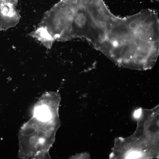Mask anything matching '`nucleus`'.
<instances>
[{
    "instance_id": "1",
    "label": "nucleus",
    "mask_w": 159,
    "mask_h": 159,
    "mask_svg": "<svg viewBox=\"0 0 159 159\" xmlns=\"http://www.w3.org/2000/svg\"><path fill=\"white\" fill-rule=\"evenodd\" d=\"M44 125L33 133L27 135H18L19 148L18 157L22 159H32L37 153L44 152L46 138L52 134L49 130L45 131Z\"/></svg>"
},
{
    "instance_id": "8",
    "label": "nucleus",
    "mask_w": 159,
    "mask_h": 159,
    "mask_svg": "<svg viewBox=\"0 0 159 159\" xmlns=\"http://www.w3.org/2000/svg\"><path fill=\"white\" fill-rule=\"evenodd\" d=\"M149 153L150 155H153L155 154V151L153 150H151L149 152Z\"/></svg>"
},
{
    "instance_id": "7",
    "label": "nucleus",
    "mask_w": 159,
    "mask_h": 159,
    "mask_svg": "<svg viewBox=\"0 0 159 159\" xmlns=\"http://www.w3.org/2000/svg\"><path fill=\"white\" fill-rule=\"evenodd\" d=\"M140 146L142 148H145L146 146V144L144 142H142L140 144Z\"/></svg>"
},
{
    "instance_id": "3",
    "label": "nucleus",
    "mask_w": 159,
    "mask_h": 159,
    "mask_svg": "<svg viewBox=\"0 0 159 159\" xmlns=\"http://www.w3.org/2000/svg\"><path fill=\"white\" fill-rule=\"evenodd\" d=\"M45 124L46 123L39 121L32 117L28 121L23 125L20 128L18 135H30Z\"/></svg>"
},
{
    "instance_id": "10",
    "label": "nucleus",
    "mask_w": 159,
    "mask_h": 159,
    "mask_svg": "<svg viewBox=\"0 0 159 159\" xmlns=\"http://www.w3.org/2000/svg\"><path fill=\"white\" fill-rule=\"evenodd\" d=\"M159 124V122H157V125H159V124Z\"/></svg>"
},
{
    "instance_id": "6",
    "label": "nucleus",
    "mask_w": 159,
    "mask_h": 159,
    "mask_svg": "<svg viewBox=\"0 0 159 159\" xmlns=\"http://www.w3.org/2000/svg\"><path fill=\"white\" fill-rule=\"evenodd\" d=\"M129 146L130 145L129 143L127 142L125 143L123 145L124 148H128Z\"/></svg>"
},
{
    "instance_id": "4",
    "label": "nucleus",
    "mask_w": 159,
    "mask_h": 159,
    "mask_svg": "<svg viewBox=\"0 0 159 159\" xmlns=\"http://www.w3.org/2000/svg\"><path fill=\"white\" fill-rule=\"evenodd\" d=\"M141 109H139L135 111L134 113V116L136 118H139L141 116Z\"/></svg>"
},
{
    "instance_id": "2",
    "label": "nucleus",
    "mask_w": 159,
    "mask_h": 159,
    "mask_svg": "<svg viewBox=\"0 0 159 159\" xmlns=\"http://www.w3.org/2000/svg\"><path fill=\"white\" fill-rule=\"evenodd\" d=\"M54 94L46 93L41 97L35 104L32 110L33 117L47 123L52 119V107L55 104Z\"/></svg>"
},
{
    "instance_id": "9",
    "label": "nucleus",
    "mask_w": 159,
    "mask_h": 159,
    "mask_svg": "<svg viewBox=\"0 0 159 159\" xmlns=\"http://www.w3.org/2000/svg\"><path fill=\"white\" fill-rule=\"evenodd\" d=\"M155 137L157 138H158L159 137V133H156L155 135Z\"/></svg>"
},
{
    "instance_id": "5",
    "label": "nucleus",
    "mask_w": 159,
    "mask_h": 159,
    "mask_svg": "<svg viewBox=\"0 0 159 159\" xmlns=\"http://www.w3.org/2000/svg\"><path fill=\"white\" fill-rule=\"evenodd\" d=\"M150 125V123L149 121H146L144 123L143 126L145 127L148 128L149 127Z\"/></svg>"
}]
</instances>
